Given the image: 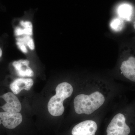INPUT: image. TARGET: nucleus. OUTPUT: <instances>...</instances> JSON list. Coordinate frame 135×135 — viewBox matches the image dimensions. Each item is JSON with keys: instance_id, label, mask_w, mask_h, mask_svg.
<instances>
[{"instance_id": "f257e3e1", "label": "nucleus", "mask_w": 135, "mask_h": 135, "mask_svg": "<svg viewBox=\"0 0 135 135\" xmlns=\"http://www.w3.org/2000/svg\"><path fill=\"white\" fill-rule=\"evenodd\" d=\"M105 101L104 95L99 91H95L89 95L79 94L74 101V110L78 114H91L102 106Z\"/></svg>"}, {"instance_id": "f03ea898", "label": "nucleus", "mask_w": 135, "mask_h": 135, "mask_svg": "<svg viewBox=\"0 0 135 135\" xmlns=\"http://www.w3.org/2000/svg\"><path fill=\"white\" fill-rule=\"evenodd\" d=\"M56 91V95L52 97L49 101L48 109L51 115L59 116L62 115L64 112L63 102L71 95L73 89L70 83L62 82L57 85Z\"/></svg>"}, {"instance_id": "7ed1b4c3", "label": "nucleus", "mask_w": 135, "mask_h": 135, "mask_svg": "<svg viewBox=\"0 0 135 135\" xmlns=\"http://www.w3.org/2000/svg\"><path fill=\"white\" fill-rule=\"evenodd\" d=\"M130 128L126 122L123 114H116L113 118L107 129V135H129Z\"/></svg>"}, {"instance_id": "20e7f679", "label": "nucleus", "mask_w": 135, "mask_h": 135, "mask_svg": "<svg viewBox=\"0 0 135 135\" xmlns=\"http://www.w3.org/2000/svg\"><path fill=\"white\" fill-rule=\"evenodd\" d=\"M22 114L19 113L0 112V125L2 124L5 127L9 129L17 127L22 123Z\"/></svg>"}, {"instance_id": "39448f33", "label": "nucleus", "mask_w": 135, "mask_h": 135, "mask_svg": "<svg viewBox=\"0 0 135 135\" xmlns=\"http://www.w3.org/2000/svg\"><path fill=\"white\" fill-rule=\"evenodd\" d=\"M98 129L94 121L86 120L78 123L73 128L72 135H95Z\"/></svg>"}, {"instance_id": "423d86ee", "label": "nucleus", "mask_w": 135, "mask_h": 135, "mask_svg": "<svg viewBox=\"0 0 135 135\" xmlns=\"http://www.w3.org/2000/svg\"><path fill=\"white\" fill-rule=\"evenodd\" d=\"M120 70L125 78L135 82V56L131 55L123 59L121 64Z\"/></svg>"}, {"instance_id": "0eeeda50", "label": "nucleus", "mask_w": 135, "mask_h": 135, "mask_svg": "<svg viewBox=\"0 0 135 135\" xmlns=\"http://www.w3.org/2000/svg\"><path fill=\"white\" fill-rule=\"evenodd\" d=\"M1 97L6 102L3 106L0 107L5 112L16 113L21 111L22 109L21 104L19 99L13 93L8 92Z\"/></svg>"}, {"instance_id": "6e6552de", "label": "nucleus", "mask_w": 135, "mask_h": 135, "mask_svg": "<svg viewBox=\"0 0 135 135\" xmlns=\"http://www.w3.org/2000/svg\"><path fill=\"white\" fill-rule=\"evenodd\" d=\"M30 61L29 60L21 59L15 61L12 63V65L15 68L17 75L20 77H32L33 76L34 72L29 66Z\"/></svg>"}, {"instance_id": "1a4fd4ad", "label": "nucleus", "mask_w": 135, "mask_h": 135, "mask_svg": "<svg viewBox=\"0 0 135 135\" xmlns=\"http://www.w3.org/2000/svg\"><path fill=\"white\" fill-rule=\"evenodd\" d=\"M33 81L32 79L18 78L16 79L10 85V88L14 94H18L23 89L29 90L33 85Z\"/></svg>"}, {"instance_id": "9d476101", "label": "nucleus", "mask_w": 135, "mask_h": 135, "mask_svg": "<svg viewBox=\"0 0 135 135\" xmlns=\"http://www.w3.org/2000/svg\"><path fill=\"white\" fill-rule=\"evenodd\" d=\"M20 25L22 27L15 28V33L16 36L19 37L28 35L32 36L33 35V26L31 21H21Z\"/></svg>"}, {"instance_id": "9b49d317", "label": "nucleus", "mask_w": 135, "mask_h": 135, "mask_svg": "<svg viewBox=\"0 0 135 135\" xmlns=\"http://www.w3.org/2000/svg\"><path fill=\"white\" fill-rule=\"evenodd\" d=\"M133 12L132 6L128 4H123L120 5L117 11L118 17L127 22H130L132 20Z\"/></svg>"}, {"instance_id": "f8f14e48", "label": "nucleus", "mask_w": 135, "mask_h": 135, "mask_svg": "<svg viewBox=\"0 0 135 135\" xmlns=\"http://www.w3.org/2000/svg\"><path fill=\"white\" fill-rule=\"evenodd\" d=\"M124 26L125 21L119 17L113 18L110 23L111 29L115 32L121 31L123 30Z\"/></svg>"}, {"instance_id": "ddd939ff", "label": "nucleus", "mask_w": 135, "mask_h": 135, "mask_svg": "<svg viewBox=\"0 0 135 135\" xmlns=\"http://www.w3.org/2000/svg\"><path fill=\"white\" fill-rule=\"evenodd\" d=\"M16 40L24 43L30 50H34L35 49L34 41L31 36L25 35L22 37H19L17 38Z\"/></svg>"}, {"instance_id": "4468645a", "label": "nucleus", "mask_w": 135, "mask_h": 135, "mask_svg": "<svg viewBox=\"0 0 135 135\" xmlns=\"http://www.w3.org/2000/svg\"><path fill=\"white\" fill-rule=\"evenodd\" d=\"M16 44L18 48L23 53L27 54L28 53V47L24 43L21 41H17Z\"/></svg>"}, {"instance_id": "2eb2a0df", "label": "nucleus", "mask_w": 135, "mask_h": 135, "mask_svg": "<svg viewBox=\"0 0 135 135\" xmlns=\"http://www.w3.org/2000/svg\"><path fill=\"white\" fill-rule=\"evenodd\" d=\"M2 51L1 49L0 48V58L2 56Z\"/></svg>"}, {"instance_id": "dca6fc26", "label": "nucleus", "mask_w": 135, "mask_h": 135, "mask_svg": "<svg viewBox=\"0 0 135 135\" xmlns=\"http://www.w3.org/2000/svg\"><path fill=\"white\" fill-rule=\"evenodd\" d=\"M133 27L135 30V21L133 23Z\"/></svg>"}]
</instances>
